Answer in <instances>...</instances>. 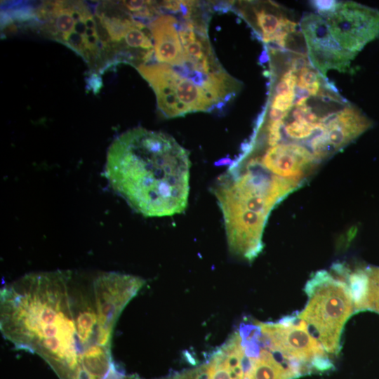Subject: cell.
<instances>
[{
  "mask_svg": "<svg viewBox=\"0 0 379 379\" xmlns=\"http://www.w3.org/2000/svg\"><path fill=\"white\" fill-rule=\"evenodd\" d=\"M326 125L321 135L332 154L343 149L371 126V120L352 104L333 109L321 117Z\"/></svg>",
  "mask_w": 379,
  "mask_h": 379,
  "instance_id": "11",
  "label": "cell"
},
{
  "mask_svg": "<svg viewBox=\"0 0 379 379\" xmlns=\"http://www.w3.org/2000/svg\"><path fill=\"white\" fill-rule=\"evenodd\" d=\"M258 324L267 343L285 356L310 370L324 371L332 368L326 352L297 315L284 317L277 322Z\"/></svg>",
  "mask_w": 379,
  "mask_h": 379,
  "instance_id": "7",
  "label": "cell"
},
{
  "mask_svg": "<svg viewBox=\"0 0 379 379\" xmlns=\"http://www.w3.org/2000/svg\"><path fill=\"white\" fill-rule=\"evenodd\" d=\"M251 8L256 32L265 44L272 39L288 19L285 9L271 1L257 4Z\"/></svg>",
  "mask_w": 379,
  "mask_h": 379,
  "instance_id": "13",
  "label": "cell"
},
{
  "mask_svg": "<svg viewBox=\"0 0 379 379\" xmlns=\"http://www.w3.org/2000/svg\"><path fill=\"white\" fill-rule=\"evenodd\" d=\"M312 65L326 77L330 69L347 72L356 53L342 48L331 36L325 19L315 13L305 14L300 22Z\"/></svg>",
  "mask_w": 379,
  "mask_h": 379,
  "instance_id": "10",
  "label": "cell"
},
{
  "mask_svg": "<svg viewBox=\"0 0 379 379\" xmlns=\"http://www.w3.org/2000/svg\"><path fill=\"white\" fill-rule=\"evenodd\" d=\"M310 2L313 8L317 11L318 14H319L320 15H324L332 12L335 9L337 4L336 1L332 0H317L312 1Z\"/></svg>",
  "mask_w": 379,
  "mask_h": 379,
  "instance_id": "15",
  "label": "cell"
},
{
  "mask_svg": "<svg viewBox=\"0 0 379 379\" xmlns=\"http://www.w3.org/2000/svg\"><path fill=\"white\" fill-rule=\"evenodd\" d=\"M270 60V56H269V54H268V51H267V49L265 48L263 51L262 52L260 58H259V60L260 62V63L262 64H264L265 62H267V61H269Z\"/></svg>",
  "mask_w": 379,
  "mask_h": 379,
  "instance_id": "16",
  "label": "cell"
},
{
  "mask_svg": "<svg viewBox=\"0 0 379 379\" xmlns=\"http://www.w3.org/2000/svg\"><path fill=\"white\" fill-rule=\"evenodd\" d=\"M222 213L229 250L248 261L263 248L273 208L292 192L284 181L248 171H225L212 187Z\"/></svg>",
  "mask_w": 379,
  "mask_h": 379,
  "instance_id": "2",
  "label": "cell"
},
{
  "mask_svg": "<svg viewBox=\"0 0 379 379\" xmlns=\"http://www.w3.org/2000/svg\"><path fill=\"white\" fill-rule=\"evenodd\" d=\"M29 13L43 36L72 49L91 70L102 73L112 65L104 31L85 1H44Z\"/></svg>",
  "mask_w": 379,
  "mask_h": 379,
  "instance_id": "4",
  "label": "cell"
},
{
  "mask_svg": "<svg viewBox=\"0 0 379 379\" xmlns=\"http://www.w3.org/2000/svg\"><path fill=\"white\" fill-rule=\"evenodd\" d=\"M321 16L336 42L350 52L357 54L379 36V11L375 8L354 1H337L332 12Z\"/></svg>",
  "mask_w": 379,
  "mask_h": 379,
  "instance_id": "8",
  "label": "cell"
},
{
  "mask_svg": "<svg viewBox=\"0 0 379 379\" xmlns=\"http://www.w3.org/2000/svg\"><path fill=\"white\" fill-rule=\"evenodd\" d=\"M188 152L161 132L135 128L109 146L105 168L111 187L147 217L171 216L187 206Z\"/></svg>",
  "mask_w": 379,
  "mask_h": 379,
  "instance_id": "1",
  "label": "cell"
},
{
  "mask_svg": "<svg viewBox=\"0 0 379 379\" xmlns=\"http://www.w3.org/2000/svg\"><path fill=\"white\" fill-rule=\"evenodd\" d=\"M177 22L175 17L163 14L149 24L155 57L160 63L175 65L185 60V53L175 27Z\"/></svg>",
  "mask_w": 379,
  "mask_h": 379,
  "instance_id": "12",
  "label": "cell"
},
{
  "mask_svg": "<svg viewBox=\"0 0 379 379\" xmlns=\"http://www.w3.org/2000/svg\"><path fill=\"white\" fill-rule=\"evenodd\" d=\"M343 277L337 279L326 270L312 274L304 289L307 305L297 315L325 352L333 354L340 352L344 326L355 313L352 293Z\"/></svg>",
  "mask_w": 379,
  "mask_h": 379,
  "instance_id": "5",
  "label": "cell"
},
{
  "mask_svg": "<svg viewBox=\"0 0 379 379\" xmlns=\"http://www.w3.org/2000/svg\"><path fill=\"white\" fill-rule=\"evenodd\" d=\"M295 99V91L286 94H274L270 108L278 109L281 112H290Z\"/></svg>",
  "mask_w": 379,
  "mask_h": 379,
  "instance_id": "14",
  "label": "cell"
},
{
  "mask_svg": "<svg viewBox=\"0 0 379 379\" xmlns=\"http://www.w3.org/2000/svg\"><path fill=\"white\" fill-rule=\"evenodd\" d=\"M56 276V275H55ZM64 291L54 285L29 292L16 310L8 338L20 347L36 351L58 366L74 371L81 366L84 347L77 335L72 310L62 311Z\"/></svg>",
  "mask_w": 379,
  "mask_h": 379,
  "instance_id": "3",
  "label": "cell"
},
{
  "mask_svg": "<svg viewBox=\"0 0 379 379\" xmlns=\"http://www.w3.org/2000/svg\"><path fill=\"white\" fill-rule=\"evenodd\" d=\"M232 163L272 176L303 182V178L319 161L306 146L286 142L267 147L262 154L239 156Z\"/></svg>",
  "mask_w": 379,
  "mask_h": 379,
  "instance_id": "9",
  "label": "cell"
},
{
  "mask_svg": "<svg viewBox=\"0 0 379 379\" xmlns=\"http://www.w3.org/2000/svg\"><path fill=\"white\" fill-rule=\"evenodd\" d=\"M137 69L153 88L158 109L166 118L220 107L210 94L189 79L178 76L170 65L143 64Z\"/></svg>",
  "mask_w": 379,
  "mask_h": 379,
  "instance_id": "6",
  "label": "cell"
}]
</instances>
